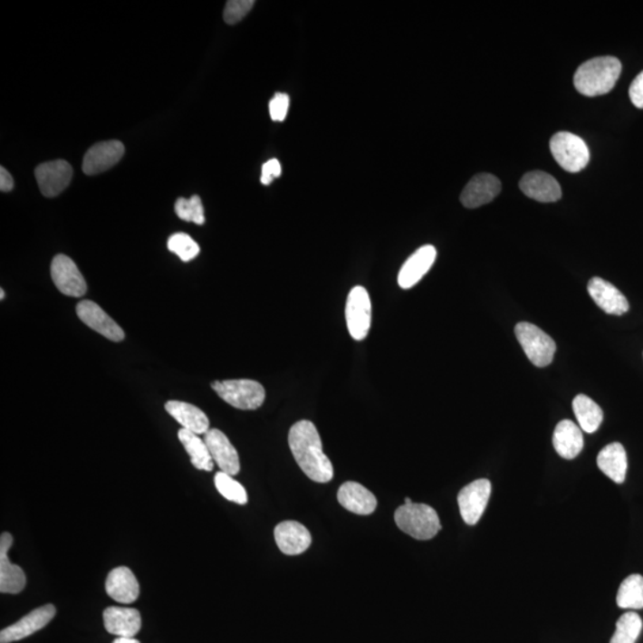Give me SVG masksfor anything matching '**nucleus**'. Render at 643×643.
Returning a JSON list of instances; mask_svg holds the SVG:
<instances>
[{"label":"nucleus","instance_id":"obj_26","mask_svg":"<svg viewBox=\"0 0 643 643\" xmlns=\"http://www.w3.org/2000/svg\"><path fill=\"white\" fill-rule=\"evenodd\" d=\"M597 465L608 478L616 484H622L626 480L628 459L626 449L621 444L614 442L605 446L597 456Z\"/></svg>","mask_w":643,"mask_h":643},{"label":"nucleus","instance_id":"obj_22","mask_svg":"<svg viewBox=\"0 0 643 643\" xmlns=\"http://www.w3.org/2000/svg\"><path fill=\"white\" fill-rule=\"evenodd\" d=\"M107 593L113 600L122 604L134 603L139 596V584L128 567H116L109 573L105 582Z\"/></svg>","mask_w":643,"mask_h":643},{"label":"nucleus","instance_id":"obj_10","mask_svg":"<svg viewBox=\"0 0 643 643\" xmlns=\"http://www.w3.org/2000/svg\"><path fill=\"white\" fill-rule=\"evenodd\" d=\"M77 315L82 323L98 334L103 335L110 341L120 342L126 338L123 329L97 302L92 301L79 302Z\"/></svg>","mask_w":643,"mask_h":643},{"label":"nucleus","instance_id":"obj_28","mask_svg":"<svg viewBox=\"0 0 643 643\" xmlns=\"http://www.w3.org/2000/svg\"><path fill=\"white\" fill-rule=\"evenodd\" d=\"M573 411L585 433H596L603 422V410L588 396L578 395L573 399Z\"/></svg>","mask_w":643,"mask_h":643},{"label":"nucleus","instance_id":"obj_29","mask_svg":"<svg viewBox=\"0 0 643 643\" xmlns=\"http://www.w3.org/2000/svg\"><path fill=\"white\" fill-rule=\"evenodd\" d=\"M616 601L622 609H643V577L640 574H631L624 579Z\"/></svg>","mask_w":643,"mask_h":643},{"label":"nucleus","instance_id":"obj_25","mask_svg":"<svg viewBox=\"0 0 643 643\" xmlns=\"http://www.w3.org/2000/svg\"><path fill=\"white\" fill-rule=\"evenodd\" d=\"M553 445L563 459L572 460L581 454L584 447V437L581 428L570 419L559 422L554 430Z\"/></svg>","mask_w":643,"mask_h":643},{"label":"nucleus","instance_id":"obj_3","mask_svg":"<svg viewBox=\"0 0 643 643\" xmlns=\"http://www.w3.org/2000/svg\"><path fill=\"white\" fill-rule=\"evenodd\" d=\"M397 527L416 540H430L441 531L437 510L428 504L411 503L399 506L395 513Z\"/></svg>","mask_w":643,"mask_h":643},{"label":"nucleus","instance_id":"obj_35","mask_svg":"<svg viewBox=\"0 0 643 643\" xmlns=\"http://www.w3.org/2000/svg\"><path fill=\"white\" fill-rule=\"evenodd\" d=\"M290 107V97L286 93H277L270 101V115L274 122H283Z\"/></svg>","mask_w":643,"mask_h":643},{"label":"nucleus","instance_id":"obj_13","mask_svg":"<svg viewBox=\"0 0 643 643\" xmlns=\"http://www.w3.org/2000/svg\"><path fill=\"white\" fill-rule=\"evenodd\" d=\"M124 150L126 149H124L123 143L116 141V139L97 143L87 150L84 161H82V171L87 176L108 171L119 164L120 158H123Z\"/></svg>","mask_w":643,"mask_h":643},{"label":"nucleus","instance_id":"obj_27","mask_svg":"<svg viewBox=\"0 0 643 643\" xmlns=\"http://www.w3.org/2000/svg\"><path fill=\"white\" fill-rule=\"evenodd\" d=\"M178 437L183 444L185 450L191 457V463L197 470L211 472L214 470L215 463L207 448L206 441L202 440L197 434L181 428L178 433Z\"/></svg>","mask_w":643,"mask_h":643},{"label":"nucleus","instance_id":"obj_9","mask_svg":"<svg viewBox=\"0 0 643 643\" xmlns=\"http://www.w3.org/2000/svg\"><path fill=\"white\" fill-rule=\"evenodd\" d=\"M51 275L56 289L64 296L74 298L85 296L86 280L71 257L63 254L56 255L52 261Z\"/></svg>","mask_w":643,"mask_h":643},{"label":"nucleus","instance_id":"obj_1","mask_svg":"<svg viewBox=\"0 0 643 643\" xmlns=\"http://www.w3.org/2000/svg\"><path fill=\"white\" fill-rule=\"evenodd\" d=\"M289 446L301 470L312 482L325 484L334 478V467L323 452L319 430L312 422L294 423L289 433Z\"/></svg>","mask_w":643,"mask_h":643},{"label":"nucleus","instance_id":"obj_37","mask_svg":"<svg viewBox=\"0 0 643 643\" xmlns=\"http://www.w3.org/2000/svg\"><path fill=\"white\" fill-rule=\"evenodd\" d=\"M629 97L631 103L638 109H643V71L634 82H631L629 89Z\"/></svg>","mask_w":643,"mask_h":643},{"label":"nucleus","instance_id":"obj_34","mask_svg":"<svg viewBox=\"0 0 643 643\" xmlns=\"http://www.w3.org/2000/svg\"><path fill=\"white\" fill-rule=\"evenodd\" d=\"M254 5V0H229L226 2L223 18L228 24H236L247 16Z\"/></svg>","mask_w":643,"mask_h":643},{"label":"nucleus","instance_id":"obj_32","mask_svg":"<svg viewBox=\"0 0 643 643\" xmlns=\"http://www.w3.org/2000/svg\"><path fill=\"white\" fill-rule=\"evenodd\" d=\"M174 209H176L178 217L185 222L196 223L198 226L206 223V214H204V206L199 196H192L190 199H178Z\"/></svg>","mask_w":643,"mask_h":643},{"label":"nucleus","instance_id":"obj_21","mask_svg":"<svg viewBox=\"0 0 643 643\" xmlns=\"http://www.w3.org/2000/svg\"><path fill=\"white\" fill-rule=\"evenodd\" d=\"M104 627L119 638H135L141 630V614L138 609L109 607L103 614Z\"/></svg>","mask_w":643,"mask_h":643},{"label":"nucleus","instance_id":"obj_36","mask_svg":"<svg viewBox=\"0 0 643 643\" xmlns=\"http://www.w3.org/2000/svg\"><path fill=\"white\" fill-rule=\"evenodd\" d=\"M282 176V165L277 158H271L263 166V173H261V184L270 185L274 183L275 178Z\"/></svg>","mask_w":643,"mask_h":643},{"label":"nucleus","instance_id":"obj_33","mask_svg":"<svg viewBox=\"0 0 643 643\" xmlns=\"http://www.w3.org/2000/svg\"><path fill=\"white\" fill-rule=\"evenodd\" d=\"M168 247L174 254L179 256L184 263L196 259L200 252L198 244L185 233L173 234L168 238Z\"/></svg>","mask_w":643,"mask_h":643},{"label":"nucleus","instance_id":"obj_14","mask_svg":"<svg viewBox=\"0 0 643 643\" xmlns=\"http://www.w3.org/2000/svg\"><path fill=\"white\" fill-rule=\"evenodd\" d=\"M502 190L501 180L493 174L482 173L473 177L461 193L460 200L467 209L485 206L493 202Z\"/></svg>","mask_w":643,"mask_h":643},{"label":"nucleus","instance_id":"obj_16","mask_svg":"<svg viewBox=\"0 0 643 643\" xmlns=\"http://www.w3.org/2000/svg\"><path fill=\"white\" fill-rule=\"evenodd\" d=\"M437 252L434 245H427L417 249L400 268L398 285L403 290H408L417 285L421 279L428 274L435 260H437Z\"/></svg>","mask_w":643,"mask_h":643},{"label":"nucleus","instance_id":"obj_4","mask_svg":"<svg viewBox=\"0 0 643 643\" xmlns=\"http://www.w3.org/2000/svg\"><path fill=\"white\" fill-rule=\"evenodd\" d=\"M211 386L225 402L240 410H256L266 398L264 386L255 380H218Z\"/></svg>","mask_w":643,"mask_h":643},{"label":"nucleus","instance_id":"obj_23","mask_svg":"<svg viewBox=\"0 0 643 643\" xmlns=\"http://www.w3.org/2000/svg\"><path fill=\"white\" fill-rule=\"evenodd\" d=\"M338 501L348 512L361 516L373 513L378 505L376 495L361 484L355 482L342 484L338 493Z\"/></svg>","mask_w":643,"mask_h":643},{"label":"nucleus","instance_id":"obj_31","mask_svg":"<svg viewBox=\"0 0 643 643\" xmlns=\"http://www.w3.org/2000/svg\"><path fill=\"white\" fill-rule=\"evenodd\" d=\"M215 485L218 493L226 501L236 503V504L240 505L247 504V491H245L244 485H241L237 480L234 479L233 475H226V473L222 471L216 473Z\"/></svg>","mask_w":643,"mask_h":643},{"label":"nucleus","instance_id":"obj_39","mask_svg":"<svg viewBox=\"0 0 643 643\" xmlns=\"http://www.w3.org/2000/svg\"><path fill=\"white\" fill-rule=\"evenodd\" d=\"M112 643H141L134 638H117Z\"/></svg>","mask_w":643,"mask_h":643},{"label":"nucleus","instance_id":"obj_41","mask_svg":"<svg viewBox=\"0 0 643 643\" xmlns=\"http://www.w3.org/2000/svg\"><path fill=\"white\" fill-rule=\"evenodd\" d=\"M404 503H406V504H411V503L414 502H412L410 498L407 497L406 499H404Z\"/></svg>","mask_w":643,"mask_h":643},{"label":"nucleus","instance_id":"obj_7","mask_svg":"<svg viewBox=\"0 0 643 643\" xmlns=\"http://www.w3.org/2000/svg\"><path fill=\"white\" fill-rule=\"evenodd\" d=\"M346 323L348 331L355 341H362L369 335L372 323V302L369 291L364 286H355L348 294Z\"/></svg>","mask_w":643,"mask_h":643},{"label":"nucleus","instance_id":"obj_19","mask_svg":"<svg viewBox=\"0 0 643 643\" xmlns=\"http://www.w3.org/2000/svg\"><path fill=\"white\" fill-rule=\"evenodd\" d=\"M588 291L596 304L609 315L621 316L629 310V302L621 291L607 280L592 278L589 282Z\"/></svg>","mask_w":643,"mask_h":643},{"label":"nucleus","instance_id":"obj_6","mask_svg":"<svg viewBox=\"0 0 643 643\" xmlns=\"http://www.w3.org/2000/svg\"><path fill=\"white\" fill-rule=\"evenodd\" d=\"M551 151L558 164L567 172H581L590 161L588 145L572 132H557L551 139Z\"/></svg>","mask_w":643,"mask_h":643},{"label":"nucleus","instance_id":"obj_11","mask_svg":"<svg viewBox=\"0 0 643 643\" xmlns=\"http://www.w3.org/2000/svg\"><path fill=\"white\" fill-rule=\"evenodd\" d=\"M35 176L41 193L53 198L66 190L73 177V169L67 161H49L37 166Z\"/></svg>","mask_w":643,"mask_h":643},{"label":"nucleus","instance_id":"obj_12","mask_svg":"<svg viewBox=\"0 0 643 643\" xmlns=\"http://www.w3.org/2000/svg\"><path fill=\"white\" fill-rule=\"evenodd\" d=\"M56 609L53 604L35 609L22 618L20 621L0 631V643L20 641L30 637L36 631L43 629L54 619Z\"/></svg>","mask_w":643,"mask_h":643},{"label":"nucleus","instance_id":"obj_24","mask_svg":"<svg viewBox=\"0 0 643 643\" xmlns=\"http://www.w3.org/2000/svg\"><path fill=\"white\" fill-rule=\"evenodd\" d=\"M165 408L184 429L193 434L206 435L210 430V421L206 412L190 403L171 400L166 403Z\"/></svg>","mask_w":643,"mask_h":643},{"label":"nucleus","instance_id":"obj_17","mask_svg":"<svg viewBox=\"0 0 643 643\" xmlns=\"http://www.w3.org/2000/svg\"><path fill=\"white\" fill-rule=\"evenodd\" d=\"M13 543L10 533H3L0 536V592L16 595L24 590L26 577L20 566L10 562L7 553Z\"/></svg>","mask_w":643,"mask_h":643},{"label":"nucleus","instance_id":"obj_15","mask_svg":"<svg viewBox=\"0 0 643 643\" xmlns=\"http://www.w3.org/2000/svg\"><path fill=\"white\" fill-rule=\"evenodd\" d=\"M204 441L219 470L233 476L238 475L241 470L240 457L225 433L218 429H210Z\"/></svg>","mask_w":643,"mask_h":643},{"label":"nucleus","instance_id":"obj_38","mask_svg":"<svg viewBox=\"0 0 643 643\" xmlns=\"http://www.w3.org/2000/svg\"><path fill=\"white\" fill-rule=\"evenodd\" d=\"M14 187L13 177L6 171L5 168H0V190L2 192H10Z\"/></svg>","mask_w":643,"mask_h":643},{"label":"nucleus","instance_id":"obj_20","mask_svg":"<svg viewBox=\"0 0 643 643\" xmlns=\"http://www.w3.org/2000/svg\"><path fill=\"white\" fill-rule=\"evenodd\" d=\"M521 191L537 202L554 203L561 198V187L551 174L542 171L529 172L520 181Z\"/></svg>","mask_w":643,"mask_h":643},{"label":"nucleus","instance_id":"obj_40","mask_svg":"<svg viewBox=\"0 0 643 643\" xmlns=\"http://www.w3.org/2000/svg\"><path fill=\"white\" fill-rule=\"evenodd\" d=\"M0 298H2V301L4 300V298H5V291H4L3 289L0 290Z\"/></svg>","mask_w":643,"mask_h":643},{"label":"nucleus","instance_id":"obj_2","mask_svg":"<svg viewBox=\"0 0 643 643\" xmlns=\"http://www.w3.org/2000/svg\"><path fill=\"white\" fill-rule=\"evenodd\" d=\"M621 71V62L614 56L591 59L578 68L574 74V86L584 96H601L614 89Z\"/></svg>","mask_w":643,"mask_h":643},{"label":"nucleus","instance_id":"obj_30","mask_svg":"<svg viewBox=\"0 0 643 643\" xmlns=\"http://www.w3.org/2000/svg\"><path fill=\"white\" fill-rule=\"evenodd\" d=\"M642 619L637 612H626L616 622L610 643H637L642 630Z\"/></svg>","mask_w":643,"mask_h":643},{"label":"nucleus","instance_id":"obj_5","mask_svg":"<svg viewBox=\"0 0 643 643\" xmlns=\"http://www.w3.org/2000/svg\"><path fill=\"white\" fill-rule=\"evenodd\" d=\"M514 334L533 365L542 369L553 362L557 344L535 324L521 322L514 328Z\"/></svg>","mask_w":643,"mask_h":643},{"label":"nucleus","instance_id":"obj_18","mask_svg":"<svg viewBox=\"0 0 643 643\" xmlns=\"http://www.w3.org/2000/svg\"><path fill=\"white\" fill-rule=\"evenodd\" d=\"M274 539L283 554L300 555L312 546V537L302 523L296 521H285L274 529Z\"/></svg>","mask_w":643,"mask_h":643},{"label":"nucleus","instance_id":"obj_8","mask_svg":"<svg viewBox=\"0 0 643 643\" xmlns=\"http://www.w3.org/2000/svg\"><path fill=\"white\" fill-rule=\"evenodd\" d=\"M491 485L489 479L475 480L457 494L461 517L468 525H475L485 512L489 503Z\"/></svg>","mask_w":643,"mask_h":643}]
</instances>
